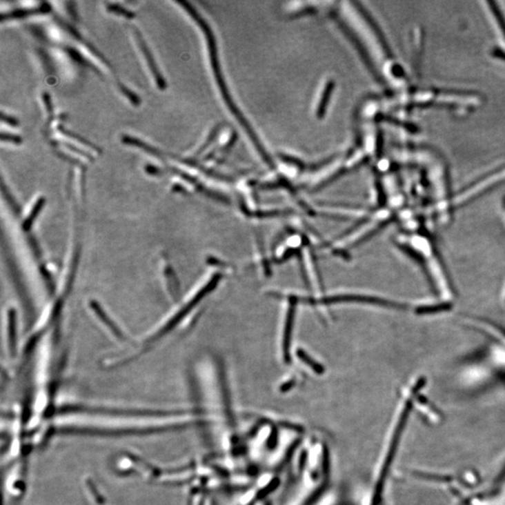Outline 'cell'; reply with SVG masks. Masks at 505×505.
I'll return each mask as SVG.
<instances>
[{
    "label": "cell",
    "mask_w": 505,
    "mask_h": 505,
    "mask_svg": "<svg viewBox=\"0 0 505 505\" xmlns=\"http://www.w3.org/2000/svg\"><path fill=\"white\" fill-rule=\"evenodd\" d=\"M397 244L419 263L439 296L444 301L450 302L454 296L453 286L433 241L423 234L412 233L402 236Z\"/></svg>",
    "instance_id": "cell-1"
},
{
    "label": "cell",
    "mask_w": 505,
    "mask_h": 505,
    "mask_svg": "<svg viewBox=\"0 0 505 505\" xmlns=\"http://www.w3.org/2000/svg\"><path fill=\"white\" fill-rule=\"evenodd\" d=\"M297 298H298L299 301H304L306 304L313 305L341 304V302L349 304V302H352V304L378 305V306L397 310L407 309L409 307L408 304H404V302L389 301L388 299L379 298V297L375 296H368V295H334V296L324 297V298L321 299L301 298V297H297Z\"/></svg>",
    "instance_id": "cell-2"
},
{
    "label": "cell",
    "mask_w": 505,
    "mask_h": 505,
    "mask_svg": "<svg viewBox=\"0 0 505 505\" xmlns=\"http://www.w3.org/2000/svg\"><path fill=\"white\" fill-rule=\"evenodd\" d=\"M289 307L288 315L286 317L285 330H284L283 337V354L284 359L286 362H290V344L292 339V333H293V328L295 323V317H296L297 304L299 302L298 298L295 296H288Z\"/></svg>",
    "instance_id": "cell-3"
},
{
    "label": "cell",
    "mask_w": 505,
    "mask_h": 505,
    "mask_svg": "<svg viewBox=\"0 0 505 505\" xmlns=\"http://www.w3.org/2000/svg\"><path fill=\"white\" fill-rule=\"evenodd\" d=\"M134 32L136 33L137 41L139 42V46L141 47V51H143L144 57H146L147 63H148L149 67L151 68L152 75H154L155 79H156L157 86H159L160 89L166 88V81H164V79L162 78L161 75H160L159 68H157L156 63H155L154 59H152L151 52H150L148 48H147L146 42H144L143 39L141 38V35L139 34L138 30H134Z\"/></svg>",
    "instance_id": "cell-4"
},
{
    "label": "cell",
    "mask_w": 505,
    "mask_h": 505,
    "mask_svg": "<svg viewBox=\"0 0 505 505\" xmlns=\"http://www.w3.org/2000/svg\"><path fill=\"white\" fill-rule=\"evenodd\" d=\"M50 7L47 3H44L43 6L39 8L38 10H14V12L8 13V14H2L1 20L3 21L6 18H18L26 17V15L31 14V13L35 12H49Z\"/></svg>",
    "instance_id": "cell-5"
},
{
    "label": "cell",
    "mask_w": 505,
    "mask_h": 505,
    "mask_svg": "<svg viewBox=\"0 0 505 505\" xmlns=\"http://www.w3.org/2000/svg\"><path fill=\"white\" fill-rule=\"evenodd\" d=\"M297 355H298V357L299 359L302 360L305 363V364H307L308 366H310V368H312L313 370H315V372H317L318 373H322L324 372V369H323V366H321L319 363H317L315 362V359H313L311 357L309 356L307 353H305V351L301 349H299L298 352H297Z\"/></svg>",
    "instance_id": "cell-6"
},
{
    "label": "cell",
    "mask_w": 505,
    "mask_h": 505,
    "mask_svg": "<svg viewBox=\"0 0 505 505\" xmlns=\"http://www.w3.org/2000/svg\"><path fill=\"white\" fill-rule=\"evenodd\" d=\"M108 10H110V12H114L115 13H119V14L123 15V17H126L128 18L134 17L133 12H130V10H126V9H123V7L118 6V5L108 4Z\"/></svg>",
    "instance_id": "cell-7"
},
{
    "label": "cell",
    "mask_w": 505,
    "mask_h": 505,
    "mask_svg": "<svg viewBox=\"0 0 505 505\" xmlns=\"http://www.w3.org/2000/svg\"><path fill=\"white\" fill-rule=\"evenodd\" d=\"M1 139L3 141H10V143H17V144H19V143H21V141H22V139H21L19 136L13 135V134L5 133V132H2Z\"/></svg>",
    "instance_id": "cell-8"
},
{
    "label": "cell",
    "mask_w": 505,
    "mask_h": 505,
    "mask_svg": "<svg viewBox=\"0 0 505 505\" xmlns=\"http://www.w3.org/2000/svg\"><path fill=\"white\" fill-rule=\"evenodd\" d=\"M120 88L122 89L123 93L125 94L126 97H130V101H132L134 104L139 103V99L136 97V95L131 93V92L128 90V89H126L123 86H120Z\"/></svg>",
    "instance_id": "cell-9"
},
{
    "label": "cell",
    "mask_w": 505,
    "mask_h": 505,
    "mask_svg": "<svg viewBox=\"0 0 505 505\" xmlns=\"http://www.w3.org/2000/svg\"><path fill=\"white\" fill-rule=\"evenodd\" d=\"M1 118L2 121L3 122H6L9 123L10 126H17L18 125V121L15 119V118L10 117L9 115H6L4 114V112H2L1 114Z\"/></svg>",
    "instance_id": "cell-10"
},
{
    "label": "cell",
    "mask_w": 505,
    "mask_h": 505,
    "mask_svg": "<svg viewBox=\"0 0 505 505\" xmlns=\"http://www.w3.org/2000/svg\"><path fill=\"white\" fill-rule=\"evenodd\" d=\"M504 301H505V292H504Z\"/></svg>",
    "instance_id": "cell-11"
}]
</instances>
